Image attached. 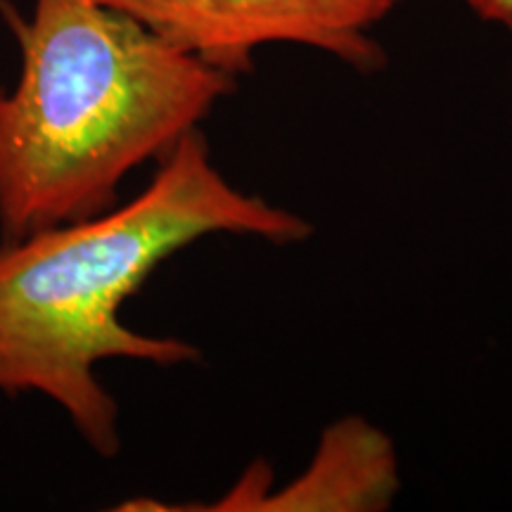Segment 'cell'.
<instances>
[{
	"label": "cell",
	"mask_w": 512,
	"mask_h": 512,
	"mask_svg": "<svg viewBox=\"0 0 512 512\" xmlns=\"http://www.w3.org/2000/svg\"><path fill=\"white\" fill-rule=\"evenodd\" d=\"M22 74L0 91V233L83 221L200 128L230 76L95 0H36L12 17Z\"/></svg>",
	"instance_id": "7a4b0ae2"
},
{
	"label": "cell",
	"mask_w": 512,
	"mask_h": 512,
	"mask_svg": "<svg viewBox=\"0 0 512 512\" xmlns=\"http://www.w3.org/2000/svg\"><path fill=\"white\" fill-rule=\"evenodd\" d=\"M475 17L482 22L501 24V27H512V0H463Z\"/></svg>",
	"instance_id": "5b68a950"
},
{
	"label": "cell",
	"mask_w": 512,
	"mask_h": 512,
	"mask_svg": "<svg viewBox=\"0 0 512 512\" xmlns=\"http://www.w3.org/2000/svg\"><path fill=\"white\" fill-rule=\"evenodd\" d=\"M159 38L238 79L273 43H297L337 57L361 74L387 55L373 29L403 0H95Z\"/></svg>",
	"instance_id": "3957f363"
},
{
	"label": "cell",
	"mask_w": 512,
	"mask_h": 512,
	"mask_svg": "<svg viewBox=\"0 0 512 512\" xmlns=\"http://www.w3.org/2000/svg\"><path fill=\"white\" fill-rule=\"evenodd\" d=\"M508 31H510V36H512V27ZM510 117H512V86H510Z\"/></svg>",
	"instance_id": "8992f818"
},
{
	"label": "cell",
	"mask_w": 512,
	"mask_h": 512,
	"mask_svg": "<svg viewBox=\"0 0 512 512\" xmlns=\"http://www.w3.org/2000/svg\"><path fill=\"white\" fill-rule=\"evenodd\" d=\"M211 235L299 245L306 216L235 188L200 128L159 159L131 202L83 221L0 242V392L41 394L91 451H121L119 403L98 377L105 361L174 368L195 344L131 330L121 309L166 259Z\"/></svg>",
	"instance_id": "6da1fadb"
},
{
	"label": "cell",
	"mask_w": 512,
	"mask_h": 512,
	"mask_svg": "<svg viewBox=\"0 0 512 512\" xmlns=\"http://www.w3.org/2000/svg\"><path fill=\"white\" fill-rule=\"evenodd\" d=\"M399 486L392 439L351 415L323 432L311 465L290 486L271 494L240 479L209 510H387Z\"/></svg>",
	"instance_id": "277c9868"
}]
</instances>
